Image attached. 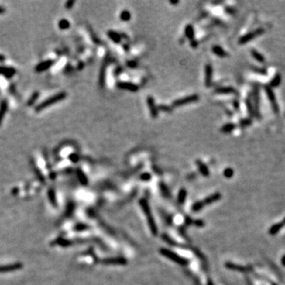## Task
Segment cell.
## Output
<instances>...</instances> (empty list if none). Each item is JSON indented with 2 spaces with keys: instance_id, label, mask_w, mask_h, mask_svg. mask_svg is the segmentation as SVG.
Here are the masks:
<instances>
[{
  "instance_id": "obj_41",
  "label": "cell",
  "mask_w": 285,
  "mask_h": 285,
  "mask_svg": "<svg viewBox=\"0 0 285 285\" xmlns=\"http://www.w3.org/2000/svg\"><path fill=\"white\" fill-rule=\"evenodd\" d=\"M87 228H88V227H87L86 224H83V223H78V224H77L76 226L74 227V230L77 231H85V230H87Z\"/></svg>"
},
{
  "instance_id": "obj_22",
  "label": "cell",
  "mask_w": 285,
  "mask_h": 285,
  "mask_svg": "<svg viewBox=\"0 0 285 285\" xmlns=\"http://www.w3.org/2000/svg\"><path fill=\"white\" fill-rule=\"evenodd\" d=\"M48 200L50 201L51 204L53 206V207H57V200H56V193H55V190L53 189H49L48 191Z\"/></svg>"
},
{
  "instance_id": "obj_28",
  "label": "cell",
  "mask_w": 285,
  "mask_h": 285,
  "mask_svg": "<svg viewBox=\"0 0 285 285\" xmlns=\"http://www.w3.org/2000/svg\"><path fill=\"white\" fill-rule=\"evenodd\" d=\"M250 53H251V55H252V56H253V58H254L257 61H258V62H260V63L265 62V56L261 54V53H260L259 52H257L256 49H251Z\"/></svg>"
},
{
  "instance_id": "obj_16",
  "label": "cell",
  "mask_w": 285,
  "mask_h": 285,
  "mask_svg": "<svg viewBox=\"0 0 285 285\" xmlns=\"http://www.w3.org/2000/svg\"><path fill=\"white\" fill-rule=\"evenodd\" d=\"M16 73V70L12 67L0 66V74H3L6 78H11Z\"/></svg>"
},
{
  "instance_id": "obj_4",
  "label": "cell",
  "mask_w": 285,
  "mask_h": 285,
  "mask_svg": "<svg viewBox=\"0 0 285 285\" xmlns=\"http://www.w3.org/2000/svg\"><path fill=\"white\" fill-rule=\"evenodd\" d=\"M263 33H265V29H264L263 28H258L257 29H255L254 31H253V32L248 33L246 34L243 35L241 38L239 39V44H246V43L249 42V41H251L252 40L256 38L257 36L262 35Z\"/></svg>"
},
{
  "instance_id": "obj_35",
  "label": "cell",
  "mask_w": 285,
  "mask_h": 285,
  "mask_svg": "<svg viewBox=\"0 0 285 285\" xmlns=\"http://www.w3.org/2000/svg\"><path fill=\"white\" fill-rule=\"evenodd\" d=\"M204 207V204L203 201H199L193 205V211L194 212H197V211H201Z\"/></svg>"
},
{
  "instance_id": "obj_7",
  "label": "cell",
  "mask_w": 285,
  "mask_h": 285,
  "mask_svg": "<svg viewBox=\"0 0 285 285\" xmlns=\"http://www.w3.org/2000/svg\"><path fill=\"white\" fill-rule=\"evenodd\" d=\"M253 107H254V111H255V117L259 119L261 117V113L259 112V104H260V95H259V90L257 87H255L254 91H253Z\"/></svg>"
},
{
  "instance_id": "obj_18",
  "label": "cell",
  "mask_w": 285,
  "mask_h": 285,
  "mask_svg": "<svg viewBox=\"0 0 285 285\" xmlns=\"http://www.w3.org/2000/svg\"><path fill=\"white\" fill-rule=\"evenodd\" d=\"M211 50H212V52L214 53V54L216 55V56H219V57H221V58H224V57H226V56H228L227 52H226V51H225L224 49L222 48V47L219 46V45H215V46H213L212 49H211Z\"/></svg>"
},
{
  "instance_id": "obj_12",
  "label": "cell",
  "mask_w": 285,
  "mask_h": 285,
  "mask_svg": "<svg viewBox=\"0 0 285 285\" xmlns=\"http://www.w3.org/2000/svg\"><path fill=\"white\" fill-rule=\"evenodd\" d=\"M55 61L53 60H45L39 64L36 67L35 70L36 72H42L44 70H48V68H50L52 65H54Z\"/></svg>"
},
{
  "instance_id": "obj_19",
  "label": "cell",
  "mask_w": 285,
  "mask_h": 285,
  "mask_svg": "<svg viewBox=\"0 0 285 285\" xmlns=\"http://www.w3.org/2000/svg\"><path fill=\"white\" fill-rule=\"evenodd\" d=\"M221 197H222V196H221L220 193H214V194L211 195L210 197H207V198L205 199L203 202H204V205L211 204L214 203V202H215V201H219Z\"/></svg>"
},
{
  "instance_id": "obj_38",
  "label": "cell",
  "mask_w": 285,
  "mask_h": 285,
  "mask_svg": "<svg viewBox=\"0 0 285 285\" xmlns=\"http://www.w3.org/2000/svg\"><path fill=\"white\" fill-rule=\"evenodd\" d=\"M160 189L162 190V193H163L166 197H170V192H169L168 189H167V187L163 184V183H161L160 184Z\"/></svg>"
},
{
  "instance_id": "obj_37",
  "label": "cell",
  "mask_w": 285,
  "mask_h": 285,
  "mask_svg": "<svg viewBox=\"0 0 285 285\" xmlns=\"http://www.w3.org/2000/svg\"><path fill=\"white\" fill-rule=\"evenodd\" d=\"M105 67H102V68L101 69L100 76H99V83L101 86H104L105 84Z\"/></svg>"
},
{
  "instance_id": "obj_30",
  "label": "cell",
  "mask_w": 285,
  "mask_h": 285,
  "mask_svg": "<svg viewBox=\"0 0 285 285\" xmlns=\"http://www.w3.org/2000/svg\"><path fill=\"white\" fill-rule=\"evenodd\" d=\"M55 243L62 247H67L72 244V242H71L70 240L63 239V238H58V239L55 241Z\"/></svg>"
},
{
  "instance_id": "obj_39",
  "label": "cell",
  "mask_w": 285,
  "mask_h": 285,
  "mask_svg": "<svg viewBox=\"0 0 285 285\" xmlns=\"http://www.w3.org/2000/svg\"><path fill=\"white\" fill-rule=\"evenodd\" d=\"M252 124V121H251L250 118H245L242 119L241 121H240V125L242 127H248Z\"/></svg>"
},
{
  "instance_id": "obj_32",
  "label": "cell",
  "mask_w": 285,
  "mask_h": 285,
  "mask_svg": "<svg viewBox=\"0 0 285 285\" xmlns=\"http://www.w3.org/2000/svg\"><path fill=\"white\" fill-rule=\"evenodd\" d=\"M70 24L69 21H67V19H62L59 22V28L60 29H63V30H64V29H67L70 27Z\"/></svg>"
},
{
  "instance_id": "obj_51",
  "label": "cell",
  "mask_w": 285,
  "mask_h": 285,
  "mask_svg": "<svg viewBox=\"0 0 285 285\" xmlns=\"http://www.w3.org/2000/svg\"><path fill=\"white\" fill-rule=\"evenodd\" d=\"M18 192H19V190H18V188H14V189H12V192H11V193H12L14 195H16V194H18Z\"/></svg>"
},
{
  "instance_id": "obj_21",
  "label": "cell",
  "mask_w": 285,
  "mask_h": 285,
  "mask_svg": "<svg viewBox=\"0 0 285 285\" xmlns=\"http://www.w3.org/2000/svg\"><path fill=\"white\" fill-rule=\"evenodd\" d=\"M196 163H197V167H198L199 170L201 172L204 176L205 177H208L209 175V170L208 169L207 166L203 163V162H201V160H197L196 161Z\"/></svg>"
},
{
  "instance_id": "obj_49",
  "label": "cell",
  "mask_w": 285,
  "mask_h": 285,
  "mask_svg": "<svg viewBox=\"0 0 285 285\" xmlns=\"http://www.w3.org/2000/svg\"><path fill=\"white\" fill-rule=\"evenodd\" d=\"M195 224L197 225V226H199V227H203L204 225V223L203 221L197 220L195 222Z\"/></svg>"
},
{
  "instance_id": "obj_33",
  "label": "cell",
  "mask_w": 285,
  "mask_h": 285,
  "mask_svg": "<svg viewBox=\"0 0 285 285\" xmlns=\"http://www.w3.org/2000/svg\"><path fill=\"white\" fill-rule=\"evenodd\" d=\"M39 95H40V93H39V92H34V93H33V94L31 95L30 98H29V99L28 102H27V105H29V106H31L32 105L34 104L35 101H36L38 99Z\"/></svg>"
},
{
  "instance_id": "obj_13",
  "label": "cell",
  "mask_w": 285,
  "mask_h": 285,
  "mask_svg": "<svg viewBox=\"0 0 285 285\" xmlns=\"http://www.w3.org/2000/svg\"><path fill=\"white\" fill-rule=\"evenodd\" d=\"M103 264L106 265H126L127 260L123 257H114V258H107L102 261Z\"/></svg>"
},
{
  "instance_id": "obj_31",
  "label": "cell",
  "mask_w": 285,
  "mask_h": 285,
  "mask_svg": "<svg viewBox=\"0 0 285 285\" xmlns=\"http://www.w3.org/2000/svg\"><path fill=\"white\" fill-rule=\"evenodd\" d=\"M186 195L187 193L185 189H182L180 190V192H179L178 193V197H177V201H178L179 204H183L185 202V198H186Z\"/></svg>"
},
{
  "instance_id": "obj_50",
  "label": "cell",
  "mask_w": 285,
  "mask_h": 285,
  "mask_svg": "<svg viewBox=\"0 0 285 285\" xmlns=\"http://www.w3.org/2000/svg\"><path fill=\"white\" fill-rule=\"evenodd\" d=\"M136 63L134 62V61H131V62H129L128 65H129V67H135L136 65Z\"/></svg>"
},
{
  "instance_id": "obj_42",
  "label": "cell",
  "mask_w": 285,
  "mask_h": 285,
  "mask_svg": "<svg viewBox=\"0 0 285 285\" xmlns=\"http://www.w3.org/2000/svg\"><path fill=\"white\" fill-rule=\"evenodd\" d=\"M34 170H35L34 171L35 173L36 174V176H37V177L39 178V180H40L41 182H44V176H43L42 173H40V170L36 168V167H34Z\"/></svg>"
},
{
  "instance_id": "obj_5",
  "label": "cell",
  "mask_w": 285,
  "mask_h": 285,
  "mask_svg": "<svg viewBox=\"0 0 285 285\" xmlns=\"http://www.w3.org/2000/svg\"><path fill=\"white\" fill-rule=\"evenodd\" d=\"M265 88V91L266 92V94L268 96V98H269V101L271 103L272 105V108H273V110L274 111L275 113H278L280 112V108L279 105L277 104L276 102V98L275 96V93L274 91H273V88L269 87V85H266L264 87Z\"/></svg>"
},
{
  "instance_id": "obj_11",
  "label": "cell",
  "mask_w": 285,
  "mask_h": 285,
  "mask_svg": "<svg viewBox=\"0 0 285 285\" xmlns=\"http://www.w3.org/2000/svg\"><path fill=\"white\" fill-rule=\"evenodd\" d=\"M212 67L210 64H207L205 66L204 69V82H205V86L207 87H211V83H212Z\"/></svg>"
},
{
  "instance_id": "obj_26",
  "label": "cell",
  "mask_w": 285,
  "mask_h": 285,
  "mask_svg": "<svg viewBox=\"0 0 285 285\" xmlns=\"http://www.w3.org/2000/svg\"><path fill=\"white\" fill-rule=\"evenodd\" d=\"M107 35H108V37H109V38L113 41V42L120 43L121 41V34H119L118 33H117L116 31H112V30L108 31Z\"/></svg>"
},
{
  "instance_id": "obj_53",
  "label": "cell",
  "mask_w": 285,
  "mask_h": 285,
  "mask_svg": "<svg viewBox=\"0 0 285 285\" xmlns=\"http://www.w3.org/2000/svg\"><path fill=\"white\" fill-rule=\"evenodd\" d=\"M281 263H282V265H283L285 267V255H283V257H282V259H281Z\"/></svg>"
},
{
  "instance_id": "obj_24",
  "label": "cell",
  "mask_w": 285,
  "mask_h": 285,
  "mask_svg": "<svg viewBox=\"0 0 285 285\" xmlns=\"http://www.w3.org/2000/svg\"><path fill=\"white\" fill-rule=\"evenodd\" d=\"M185 36L189 40H194V36H195V33H194V29H193V26L192 25H187L185 26Z\"/></svg>"
},
{
  "instance_id": "obj_23",
  "label": "cell",
  "mask_w": 285,
  "mask_h": 285,
  "mask_svg": "<svg viewBox=\"0 0 285 285\" xmlns=\"http://www.w3.org/2000/svg\"><path fill=\"white\" fill-rule=\"evenodd\" d=\"M246 105L247 108V111L249 112V116L251 117H255V111H254V107H253V102H252V99L248 97L246 99Z\"/></svg>"
},
{
  "instance_id": "obj_45",
  "label": "cell",
  "mask_w": 285,
  "mask_h": 285,
  "mask_svg": "<svg viewBox=\"0 0 285 285\" xmlns=\"http://www.w3.org/2000/svg\"><path fill=\"white\" fill-rule=\"evenodd\" d=\"M253 71H255V72L259 73V74H266V73H267V70H265V69H264V68H258V67H253Z\"/></svg>"
},
{
  "instance_id": "obj_40",
  "label": "cell",
  "mask_w": 285,
  "mask_h": 285,
  "mask_svg": "<svg viewBox=\"0 0 285 285\" xmlns=\"http://www.w3.org/2000/svg\"><path fill=\"white\" fill-rule=\"evenodd\" d=\"M74 204H73V203L69 204L68 206H67V211H66L67 216H70V215L72 214L73 211H74Z\"/></svg>"
},
{
  "instance_id": "obj_52",
  "label": "cell",
  "mask_w": 285,
  "mask_h": 285,
  "mask_svg": "<svg viewBox=\"0 0 285 285\" xmlns=\"http://www.w3.org/2000/svg\"><path fill=\"white\" fill-rule=\"evenodd\" d=\"M5 12H6V9L0 6V14H3Z\"/></svg>"
},
{
  "instance_id": "obj_8",
  "label": "cell",
  "mask_w": 285,
  "mask_h": 285,
  "mask_svg": "<svg viewBox=\"0 0 285 285\" xmlns=\"http://www.w3.org/2000/svg\"><path fill=\"white\" fill-rule=\"evenodd\" d=\"M23 268V265L21 262H16V263L9 264V265H0V273H9V272L17 271Z\"/></svg>"
},
{
  "instance_id": "obj_48",
  "label": "cell",
  "mask_w": 285,
  "mask_h": 285,
  "mask_svg": "<svg viewBox=\"0 0 285 285\" xmlns=\"http://www.w3.org/2000/svg\"><path fill=\"white\" fill-rule=\"evenodd\" d=\"M191 46L193 47V48H197L198 46V42H197V40H191Z\"/></svg>"
},
{
  "instance_id": "obj_20",
  "label": "cell",
  "mask_w": 285,
  "mask_h": 285,
  "mask_svg": "<svg viewBox=\"0 0 285 285\" xmlns=\"http://www.w3.org/2000/svg\"><path fill=\"white\" fill-rule=\"evenodd\" d=\"M76 174L77 176H78V181L81 183V185H87V184H88V179H87V176L82 172V170L81 169H76Z\"/></svg>"
},
{
  "instance_id": "obj_47",
  "label": "cell",
  "mask_w": 285,
  "mask_h": 285,
  "mask_svg": "<svg viewBox=\"0 0 285 285\" xmlns=\"http://www.w3.org/2000/svg\"><path fill=\"white\" fill-rule=\"evenodd\" d=\"M74 4V1H68V2H67L65 6H66L67 9H71Z\"/></svg>"
},
{
  "instance_id": "obj_14",
  "label": "cell",
  "mask_w": 285,
  "mask_h": 285,
  "mask_svg": "<svg viewBox=\"0 0 285 285\" xmlns=\"http://www.w3.org/2000/svg\"><path fill=\"white\" fill-rule=\"evenodd\" d=\"M8 110V101L7 100L4 99L2 100L0 103V126L2 125L3 118L5 117V114Z\"/></svg>"
},
{
  "instance_id": "obj_34",
  "label": "cell",
  "mask_w": 285,
  "mask_h": 285,
  "mask_svg": "<svg viewBox=\"0 0 285 285\" xmlns=\"http://www.w3.org/2000/svg\"><path fill=\"white\" fill-rule=\"evenodd\" d=\"M120 18L124 22H128L131 19V14L129 10H123L120 14Z\"/></svg>"
},
{
  "instance_id": "obj_10",
  "label": "cell",
  "mask_w": 285,
  "mask_h": 285,
  "mask_svg": "<svg viewBox=\"0 0 285 285\" xmlns=\"http://www.w3.org/2000/svg\"><path fill=\"white\" fill-rule=\"evenodd\" d=\"M117 87L120 89L129 91L131 92H136L139 91L138 85L132 83L130 82H117Z\"/></svg>"
},
{
  "instance_id": "obj_1",
  "label": "cell",
  "mask_w": 285,
  "mask_h": 285,
  "mask_svg": "<svg viewBox=\"0 0 285 285\" xmlns=\"http://www.w3.org/2000/svg\"><path fill=\"white\" fill-rule=\"evenodd\" d=\"M66 97L67 94L65 92L58 93V94H56L53 95V96L50 97V98H48L46 100L43 101L42 102H40V104L37 105L36 106V108H35V111H36V112H40V111H42L44 108H48V107L50 106V105H52L56 104V103L60 102V101L66 98Z\"/></svg>"
},
{
  "instance_id": "obj_36",
  "label": "cell",
  "mask_w": 285,
  "mask_h": 285,
  "mask_svg": "<svg viewBox=\"0 0 285 285\" xmlns=\"http://www.w3.org/2000/svg\"><path fill=\"white\" fill-rule=\"evenodd\" d=\"M234 173H235L234 170L232 168H230V167L225 169L224 172H223V175L227 178H231L234 176Z\"/></svg>"
},
{
  "instance_id": "obj_27",
  "label": "cell",
  "mask_w": 285,
  "mask_h": 285,
  "mask_svg": "<svg viewBox=\"0 0 285 285\" xmlns=\"http://www.w3.org/2000/svg\"><path fill=\"white\" fill-rule=\"evenodd\" d=\"M281 75L280 74H276L274 76V78H272V80L270 81V83H269V87H271V88H275V87H279L281 83Z\"/></svg>"
},
{
  "instance_id": "obj_55",
  "label": "cell",
  "mask_w": 285,
  "mask_h": 285,
  "mask_svg": "<svg viewBox=\"0 0 285 285\" xmlns=\"http://www.w3.org/2000/svg\"><path fill=\"white\" fill-rule=\"evenodd\" d=\"M208 285H213L212 282H211V281L210 280H208Z\"/></svg>"
},
{
  "instance_id": "obj_54",
  "label": "cell",
  "mask_w": 285,
  "mask_h": 285,
  "mask_svg": "<svg viewBox=\"0 0 285 285\" xmlns=\"http://www.w3.org/2000/svg\"><path fill=\"white\" fill-rule=\"evenodd\" d=\"M171 3V4H177V3H178V1H177V2H172V1H171V2H170Z\"/></svg>"
},
{
  "instance_id": "obj_46",
  "label": "cell",
  "mask_w": 285,
  "mask_h": 285,
  "mask_svg": "<svg viewBox=\"0 0 285 285\" xmlns=\"http://www.w3.org/2000/svg\"><path fill=\"white\" fill-rule=\"evenodd\" d=\"M140 178L142 179V181H149L151 179V174L148 173H142L140 176Z\"/></svg>"
},
{
  "instance_id": "obj_6",
  "label": "cell",
  "mask_w": 285,
  "mask_h": 285,
  "mask_svg": "<svg viewBox=\"0 0 285 285\" xmlns=\"http://www.w3.org/2000/svg\"><path fill=\"white\" fill-rule=\"evenodd\" d=\"M199 100V96L197 94H193L189 95V96L185 97V98H181L177 99L172 103V106L173 107H179L181 105H185L190 104V103H194L197 102V101Z\"/></svg>"
},
{
  "instance_id": "obj_17",
  "label": "cell",
  "mask_w": 285,
  "mask_h": 285,
  "mask_svg": "<svg viewBox=\"0 0 285 285\" xmlns=\"http://www.w3.org/2000/svg\"><path fill=\"white\" fill-rule=\"evenodd\" d=\"M285 226V218L283 219V220L281 221L280 223H277L276 224H274L273 226H272L270 227V229H269V234L271 235H275L276 234H277L280 231L282 228Z\"/></svg>"
},
{
  "instance_id": "obj_25",
  "label": "cell",
  "mask_w": 285,
  "mask_h": 285,
  "mask_svg": "<svg viewBox=\"0 0 285 285\" xmlns=\"http://www.w3.org/2000/svg\"><path fill=\"white\" fill-rule=\"evenodd\" d=\"M235 92V90L231 87H219V88L215 90V93L220 94H233Z\"/></svg>"
},
{
  "instance_id": "obj_2",
  "label": "cell",
  "mask_w": 285,
  "mask_h": 285,
  "mask_svg": "<svg viewBox=\"0 0 285 285\" xmlns=\"http://www.w3.org/2000/svg\"><path fill=\"white\" fill-rule=\"evenodd\" d=\"M139 204H140L141 207H142V211H143V212L145 213V215H146V217H147V223H148V225H149V227H150L151 231L152 232V234L154 235H157V234H158L157 226H156V224H155V219H154V218H153V215H152V214H151V209H150V207H149L147 201H146V200H140Z\"/></svg>"
},
{
  "instance_id": "obj_3",
  "label": "cell",
  "mask_w": 285,
  "mask_h": 285,
  "mask_svg": "<svg viewBox=\"0 0 285 285\" xmlns=\"http://www.w3.org/2000/svg\"><path fill=\"white\" fill-rule=\"evenodd\" d=\"M160 253L165 256V257H168L169 259L172 260L173 261L176 262V263L179 264V265H186L188 264V261L184 258H182L181 257H180L179 255L176 254L175 253L172 252L170 250H168L167 249H160Z\"/></svg>"
},
{
  "instance_id": "obj_29",
  "label": "cell",
  "mask_w": 285,
  "mask_h": 285,
  "mask_svg": "<svg viewBox=\"0 0 285 285\" xmlns=\"http://www.w3.org/2000/svg\"><path fill=\"white\" fill-rule=\"evenodd\" d=\"M235 128H236V125L235 124H233V123H227V124L224 125L221 128L220 131L223 133H229L231 132L233 130H235Z\"/></svg>"
},
{
  "instance_id": "obj_9",
  "label": "cell",
  "mask_w": 285,
  "mask_h": 285,
  "mask_svg": "<svg viewBox=\"0 0 285 285\" xmlns=\"http://www.w3.org/2000/svg\"><path fill=\"white\" fill-rule=\"evenodd\" d=\"M147 105H148L149 111H150L151 117H153V118H157L158 116H159V111H158L159 109H158V107H157L156 105H155L154 98L151 96L147 97Z\"/></svg>"
},
{
  "instance_id": "obj_43",
  "label": "cell",
  "mask_w": 285,
  "mask_h": 285,
  "mask_svg": "<svg viewBox=\"0 0 285 285\" xmlns=\"http://www.w3.org/2000/svg\"><path fill=\"white\" fill-rule=\"evenodd\" d=\"M68 158H69V160H70L72 163H77V162L78 161V159H78V155L75 154V153H72V154H70V155L68 156Z\"/></svg>"
},
{
  "instance_id": "obj_15",
  "label": "cell",
  "mask_w": 285,
  "mask_h": 285,
  "mask_svg": "<svg viewBox=\"0 0 285 285\" xmlns=\"http://www.w3.org/2000/svg\"><path fill=\"white\" fill-rule=\"evenodd\" d=\"M225 266L227 269H231V270H235V271L241 272V273H246L247 271L246 268L242 266V265H237V264L232 263V262H226Z\"/></svg>"
},
{
  "instance_id": "obj_44",
  "label": "cell",
  "mask_w": 285,
  "mask_h": 285,
  "mask_svg": "<svg viewBox=\"0 0 285 285\" xmlns=\"http://www.w3.org/2000/svg\"><path fill=\"white\" fill-rule=\"evenodd\" d=\"M158 109L161 111H163V112H170L172 110V108L170 107L167 106V105H160L159 107H158Z\"/></svg>"
},
{
  "instance_id": "obj_56",
  "label": "cell",
  "mask_w": 285,
  "mask_h": 285,
  "mask_svg": "<svg viewBox=\"0 0 285 285\" xmlns=\"http://www.w3.org/2000/svg\"><path fill=\"white\" fill-rule=\"evenodd\" d=\"M273 285H276V284H275V283H273Z\"/></svg>"
}]
</instances>
